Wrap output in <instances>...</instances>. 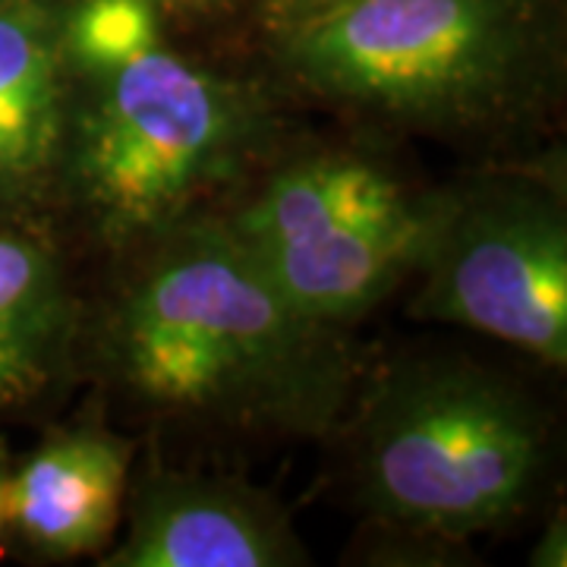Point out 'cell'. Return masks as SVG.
I'll return each mask as SVG.
<instances>
[{
    "label": "cell",
    "mask_w": 567,
    "mask_h": 567,
    "mask_svg": "<svg viewBox=\"0 0 567 567\" xmlns=\"http://www.w3.org/2000/svg\"><path fill=\"white\" fill-rule=\"evenodd\" d=\"M152 240L107 324V357L133 398L171 416L297 435L341 420L357 379L341 328L290 303L227 218H183Z\"/></svg>",
    "instance_id": "cell-1"
},
{
    "label": "cell",
    "mask_w": 567,
    "mask_h": 567,
    "mask_svg": "<svg viewBox=\"0 0 567 567\" xmlns=\"http://www.w3.org/2000/svg\"><path fill=\"white\" fill-rule=\"evenodd\" d=\"M353 461L365 511L423 539H466L524 514L546 466V420L505 375L406 360L360 401Z\"/></svg>",
    "instance_id": "cell-2"
},
{
    "label": "cell",
    "mask_w": 567,
    "mask_h": 567,
    "mask_svg": "<svg viewBox=\"0 0 567 567\" xmlns=\"http://www.w3.org/2000/svg\"><path fill=\"white\" fill-rule=\"evenodd\" d=\"M70 73L61 174L114 240H152L227 183L265 133L259 95L155 41Z\"/></svg>",
    "instance_id": "cell-3"
},
{
    "label": "cell",
    "mask_w": 567,
    "mask_h": 567,
    "mask_svg": "<svg viewBox=\"0 0 567 567\" xmlns=\"http://www.w3.org/2000/svg\"><path fill=\"white\" fill-rule=\"evenodd\" d=\"M275 51L328 102L454 130L505 117L546 76L527 0H344Z\"/></svg>",
    "instance_id": "cell-4"
},
{
    "label": "cell",
    "mask_w": 567,
    "mask_h": 567,
    "mask_svg": "<svg viewBox=\"0 0 567 567\" xmlns=\"http://www.w3.org/2000/svg\"><path fill=\"white\" fill-rule=\"evenodd\" d=\"M432 203L353 152H319L275 171L227 224L316 322L341 328L382 303L420 262Z\"/></svg>",
    "instance_id": "cell-5"
},
{
    "label": "cell",
    "mask_w": 567,
    "mask_h": 567,
    "mask_svg": "<svg viewBox=\"0 0 567 567\" xmlns=\"http://www.w3.org/2000/svg\"><path fill=\"white\" fill-rule=\"evenodd\" d=\"M410 312L567 363V215L551 183L483 177L432 203Z\"/></svg>",
    "instance_id": "cell-6"
},
{
    "label": "cell",
    "mask_w": 567,
    "mask_h": 567,
    "mask_svg": "<svg viewBox=\"0 0 567 567\" xmlns=\"http://www.w3.org/2000/svg\"><path fill=\"white\" fill-rule=\"evenodd\" d=\"M309 555L284 507L224 476L158 470L126 507V536L104 567H297Z\"/></svg>",
    "instance_id": "cell-7"
},
{
    "label": "cell",
    "mask_w": 567,
    "mask_h": 567,
    "mask_svg": "<svg viewBox=\"0 0 567 567\" xmlns=\"http://www.w3.org/2000/svg\"><path fill=\"white\" fill-rule=\"evenodd\" d=\"M130 442L107 429L54 432L7 480V527L44 558L102 551L123 517Z\"/></svg>",
    "instance_id": "cell-8"
},
{
    "label": "cell",
    "mask_w": 567,
    "mask_h": 567,
    "mask_svg": "<svg viewBox=\"0 0 567 567\" xmlns=\"http://www.w3.org/2000/svg\"><path fill=\"white\" fill-rule=\"evenodd\" d=\"M54 0H0V205L61 177L70 73Z\"/></svg>",
    "instance_id": "cell-9"
},
{
    "label": "cell",
    "mask_w": 567,
    "mask_h": 567,
    "mask_svg": "<svg viewBox=\"0 0 567 567\" xmlns=\"http://www.w3.org/2000/svg\"><path fill=\"white\" fill-rule=\"evenodd\" d=\"M76 334L61 252L35 224L0 215V413L58 382Z\"/></svg>",
    "instance_id": "cell-10"
},
{
    "label": "cell",
    "mask_w": 567,
    "mask_h": 567,
    "mask_svg": "<svg viewBox=\"0 0 567 567\" xmlns=\"http://www.w3.org/2000/svg\"><path fill=\"white\" fill-rule=\"evenodd\" d=\"M155 0H76L61 10L66 70H102L162 41Z\"/></svg>",
    "instance_id": "cell-11"
},
{
    "label": "cell",
    "mask_w": 567,
    "mask_h": 567,
    "mask_svg": "<svg viewBox=\"0 0 567 567\" xmlns=\"http://www.w3.org/2000/svg\"><path fill=\"white\" fill-rule=\"evenodd\" d=\"M338 3H344V0H265V22L278 35L284 29L312 20Z\"/></svg>",
    "instance_id": "cell-12"
},
{
    "label": "cell",
    "mask_w": 567,
    "mask_h": 567,
    "mask_svg": "<svg viewBox=\"0 0 567 567\" xmlns=\"http://www.w3.org/2000/svg\"><path fill=\"white\" fill-rule=\"evenodd\" d=\"M567 533L565 520H551L539 543L529 548V565L533 567H565L567 565Z\"/></svg>",
    "instance_id": "cell-13"
},
{
    "label": "cell",
    "mask_w": 567,
    "mask_h": 567,
    "mask_svg": "<svg viewBox=\"0 0 567 567\" xmlns=\"http://www.w3.org/2000/svg\"><path fill=\"white\" fill-rule=\"evenodd\" d=\"M158 10L167 13H208V10H218L227 0H155Z\"/></svg>",
    "instance_id": "cell-14"
},
{
    "label": "cell",
    "mask_w": 567,
    "mask_h": 567,
    "mask_svg": "<svg viewBox=\"0 0 567 567\" xmlns=\"http://www.w3.org/2000/svg\"><path fill=\"white\" fill-rule=\"evenodd\" d=\"M7 480H10V457H7V447L0 442V536L7 529Z\"/></svg>",
    "instance_id": "cell-15"
}]
</instances>
